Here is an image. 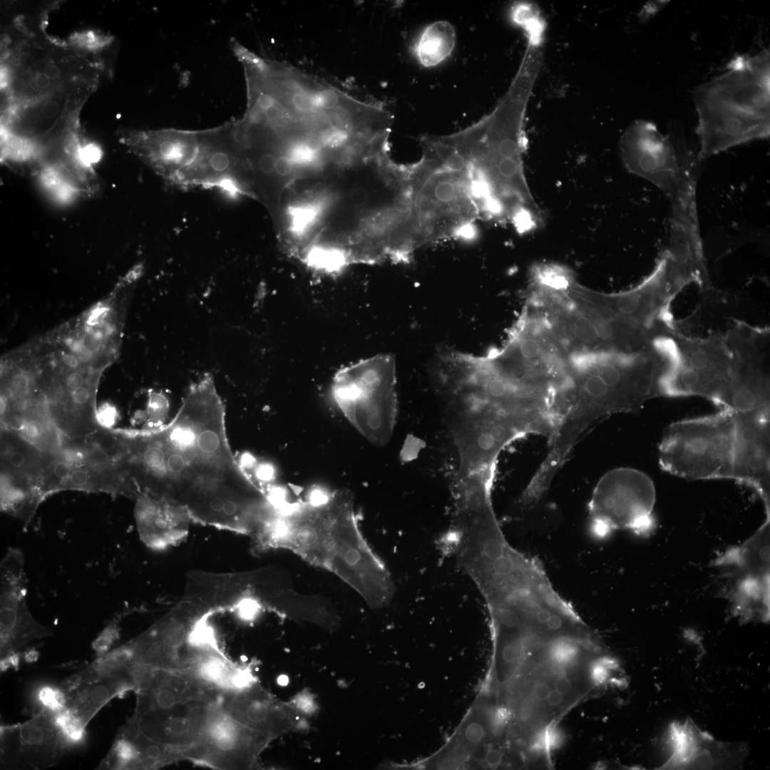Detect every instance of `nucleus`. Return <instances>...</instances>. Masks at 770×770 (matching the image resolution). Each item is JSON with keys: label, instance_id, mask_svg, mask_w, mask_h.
Returning a JSON list of instances; mask_svg holds the SVG:
<instances>
[{"label": "nucleus", "instance_id": "obj_1", "mask_svg": "<svg viewBox=\"0 0 770 770\" xmlns=\"http://www.w3.org/2000/svg\"><path fill=\"white\" fill-rule=\"evenodd\" d=\"M225 406L212 376L191 384L168 424L112 429L118 461L130 498H165L184 506L195 521L245 530L269 499L234 456Z\"/></svg>", "mask_w": 770, "mask_h": 770}, {"label": "nucleus", "instance_id": "obj_2", "mask_svg": "<svg viewBox=\"0 0 770 770\" xmlns=\"http://www.w3.org/2000/svg\"><path fill=\"white\" fill-rule=\"evenodd\" d=\"M537 76L534 68L520 66L495 108L456 133L481 220L510 223L520 233L538 228L543 220L523 162L525 114Z\"/></svg>", "mask_w": 770, "mask_h": 770}, {"label": "nucleus", "instance_id": "obj_3", "mask_svg": "<svg viewBox=\"0 0 770 770\" xmlns=\"http://www.w3.org/2000/svg\"><path fill=\"white\" fill-rule=\"evenodd\" d=\"M40 43L22 42L4 67L6 128L15 133L51 135L74 125L97 83V67L84 54Z\"/></svg>", "mask_w": 770, "mask_h": 770}, {"label": "nucleus", "instance_id": "obj_4", "mask_svg": "<svg viewBox=\"0 0 770 770\" xmlns=\"http://www.w3.org/2000/svg\"><path fill=\"white\" fill-rule=\"evenodd\" d=\"M727 71L694 93L698 114V160L770 134L769 51L739 56Z\"/></svg>", "mask_w": 770, "mask_h": 770}, {"label": "nucleus", "instance_id": "obj_5", "mask_svg": "<svg viewBox=\"0 0 770 770\" xmlns=\"http://www.w3.org/2000/svg\"><path fill=\"white\" fill-rule=\"evenodd\" d=\"M463 569L488 608L513 609L541 636L555 635L566 627L573 606L555 590L538 560L508 542H492L477 548L466 559Z\"/></svg>", "mask_w": 770, "mask_h": 770}, {"label": "nucleus", "instance_id": "obj_6", "mask_svg": "<svg viewBox=\"0 0 770 770\" xmlns=\"http://www.w3.org/2000/svg\"><path fill=\"white\" fill-rule=\"evenodd\" d=\"M422 156L411 167L414 216L422 245L466 239L479 220L463 157L445 135L421 139Z\"/></svg>", "mask_w": 770, "mask_h": 770}, {"label": "nucleus", "instance_id": "obj_7", "mask_svg": "<svg viewBox=\"0 0 770 770\" xmlns=\"http://www.w3.org/2000/svg\"><path fill=\"white\" fill-rule=\"evenodd\" d=\"M332 394L347 420L368 441L376 446L390 441L398 413L392 356L379 354L342 368L334 377Z\"/></svg>", "mask_w": 770, "mask_h": 770}, {"label": "nucleus", "instance_id": "obj_8", "mask_svg": "<svg viewBox=\"0 0 770 770\" xmlns=\"http://www.w3.org/2000/svg\"><path fill=\"white\" fill-rule=\"evenodd\" d=\"M111 429L86 437H64L57 448L41 451L38 489L43 500L63 491L106 493L129 497Z\"/></svg>", "mask_w": 770, "mask_h": 770}, {"label": "nucleus", "instance_id": "obj_9", "mask_svg": "<svg viewBox=\"0 0 770 770\" xmlns=\"http://www.w3.org/2000/svg\"><path fill=\"white\" fill-rule=\"evenodd\" d=\"M734 437V413L726 409L676 421L659 443V464L686 479H731Z\"/></svg>", "mask_w": 770, "mask_h": 770}, {"label": "nucleus", "instance_id": "obj_10", "mask_svg": "<svg viewBox=\"0 0 770 770\" xmlns=\"http://www.w3.org/2000/svg\"><path fill=\"white\" fill-rule=\"evenodd\" d=\"M654 483L644 472L627 467L612 469L597 483L588 503L591 533L599 539L616 530L647 536L656 526Z\"/></svg>", "mask_w": 770, "mask_h": 770}, {"label": "nucleus", "instance_id": "obj_11", "mask_svg": "<svg viewBox=\"0 0 770 770\" xmlns=\"http://www.w3.org/2000/svg\"><path fill=\"white\" fill-rule=\"evenodd\" d=\"M672 334L676 351L664 381V396H697L719 406L733 369L724 334L690 337L676 327Z\"/></svg>", "mask_w": 770, "mask_h": 770}, {"label": "nucleus", "instance_id": "obj_12", "mask_svg": "<svg viewBox=\"0 0 770 770\" xmlns=\"http://www.w3.org/2000/svg\"><path fill=\"white\" fill-rule=\"evenodd\" d=\"M770 517L743 543L714 561L725 580L734 616L766 622L770 612Z\"/></svg>", "mask_w": 770, "mask_h": 770}, {"label": "nucleus", "instance_id": "obj_13", "mask_svg": "<svg viewBox=\"0 0 770 770\" xmlns=\"http://www.w3.org/2000/svg\"><path fill=\"white\" fill-rule=\"evenodd\" d=\"M724 336L733 369L719 407L732 412L770 410L769 330L736 322Z\"/></svg>", "mask_w": 770, "mask_h": 770}, {"label": "nucleus", "instance_id": "obj_14", "mask_svg": "<svg viewBox=\"0 0 770 770\" xmlns=\"http://www.w3.org/2000/svg\"><path fill=\"white\" fill-rule=\"evenodd\" d=\"M272 740L234 719L219 699L198 739L185 751V760L215 769H250Z\"/></svg>", "mask_w": 770, "mask_h": 770}, {"label": "nucleus", "instance_id": "obj_15", "mask_svg": "<svg viewBox=\"0 0 770 770\" xmlns=\"http://www.w3.org/2000/svg\"><path fill=\"white\" fill-rule=\"evenodd\" d=\"M245 156L235 122L199 130L195 160L183 176L180 188H217L230 194L246 192L243 174Z\"/></svg>", "mask_w": 770, "mask_h": 770}, {"label": "nucleus", "instance_id": "obj_16", "mask_svg": "<svg viewBox=\"0 0 770 770\" xmlns=\"http://www.w3.org/2000/svg\"><path fill=\"white\" fill-rule=\"evenodd\" d=\"M25 558L9 548L0 563V657L19 652L30 643L53 635L38 622L27 604Z\"/></svg>", "mask_w": 770, "mask_h": 770}, {"label": "nucleus", "instance_id": "obj_17", "mask_svg": "<svg viewBox=\"0 0 770 770\" xmlns=\"http://www.w3.org/2000/svg\"><path fill=\"white\" fill-rule=\"evenodd\" d=\"M620 150L630 172L651 182L669 197L689 160L687 155L682 158L671 139L654 124L645 120H637L626 130Z\"/></svg>", "mask_w": 770, "mask_h": 770}, {"label": "nucleus", "instance_id": "obj_18", "mask_svg": "<svg viewBox=\"0 0 770 770\" xmlns=\"http://www.w3.org/2000/svg\"><path fill=\"white\" fill-rule=\"evenodd\" d=\"M56 716L42 712L24 723L1 726V769H43L58 764L71 749Z\"/></svg>", "mask_w": 770, "mask_h": 770}, {"label": "nucleus", "instance_id": "obj_19", "mask_svg": "<svg viewBox=\"0 0 770 770\" xmlns=\"http://www.w3.org/2000/svg\"><path fill=\"white\" fill-rule=\"evenodd\" d=\"M733 413L731 479L755 490L770 517V410Z\"/></svg>", "mask_w": 770, "mask_h": 770}, {"label": "nucleus", "instance_id": "obj_20", "mask_svg": "<svg viewBox=\"0 0 770 770\" xmlns=\"http://www.w3.org/2000/svg\"><path fill=\"white\" fill-rule=\"evenodd\" d=\"M118 136L130 152L175 187L194 163L199 148V130L129 129L121 130Z\"/></svg>", "mask_w": 770, "mask_h": 770}, {"label": "nucleus", "instance_id": "obj_21", "mask_svg": "<svg viewBox=\"0 0 770 770\" xmlns=\"http://www.w3.org/2000/svg\"><path fill=\"white\" fill-rule=\"evenodd\" d=\"M668 744L670 754L660 769L732 766L741 761L746 751L744 744L716 740L689 719L670 724Z\"/></svg>", "mask_w": 770, "mask_h": 770}, {"label": "nucleus", "instance_id": "obj_22", "mask_svg": "<svg viewBox=\"0 0 770 770\" xmlns=\"http://www.w3.org/2000/svg\"><path fill=\"white\" fill-rule=\"evenodd\" d=\"M220 704L237 722L272 739L294 728L298 719L292 706L273 698L255 682L222 694Z\"/></svg>", "mask_w": 770, "mask_h": 770}, {"label": "nucleus", "instance_id": "obj_23", "mask_svg": "<svg viewBox=\"0 0 770 770\" xmlns=\"http://www.w3.org/2000/svg\"><path fill=\"white\" fill-rule=\"evenodd\" d=\"M133 671L108 674L97 671L91 664L61 684L66 695V710L84 727L112 699L137 688Z\"/></svg>", "mask_w": 770, "mask_h": 770}, {"label": "nucleus", "instance_id": "obj_24", "mask_svg": "<svg viewBox=\"0 0 770 770\" xmlns=\"http://www.w3.org/2000/svg\"><path fill=\"white\" fill-rule=\"evenodd\" d=\"M134 516L140 540L150 548L163 550L183 540L192 520L180 503L165 498L140 495Z\"/></svg>", "mask_w": 770, "mask_h": 770}, {"label": "nucleus", "instance_id": "obj_25", "mask_svg": "<svg viewBox=\"0 0 770 770\" xmlns=\"http://www.w3.org/2000/svg\"><path fill=\"white\" fill-rule=\"evenodd\" d=\"M117 737L126 769H157L185 760L182 751L149 739L129 721Z\"/></svg>", "mask_w": 770, "mask_h": 770}, {"label": "nucleus", "instance_id": "obj_26", "mask_svg": "<svg viewBox=\"0 0 770 770\" xmlns=\"http://www.w3.org/2000/svg\"><path fill=\"white\" fill-rule=\"evenodd\" d=\"M456 44V32L446 21L429 24L415 44L414 51L420 63L425 67L438 65L448 57Z\"/></svg>", "mask_w": 770, "mask_h": 770}, {"label": "nucleus", "instance_id": "obj_27", "mask_svg": "<svg viewBox=\"0 0 770 770\" xmlns=\"http://www.w3.org/2000/svg\"><path fill=\"white\" fill-rule=\"evenodd\" d=\"M29 698L31 716L42 712L57 715L66 710V695L61 684H38L32 688Z\"/></svg>", "mask_w": 770, "mask_h": 770}, {"label": "nucleus", "instance_id": "obj_28", "mask_svg": "<svg viewBox=\"0 0 770 770\" xmlns=\"http://www.w3.org/2000/svg\"><path fill=\"white\" fill-rule=\"evenodd\" d=\"M568 316L573 329L575 339L585 346L600 344L595 327L583 309L570 308Z\"/></svg>", "mask_w": 770, "mask_h": 770}, {"label": "nucleus", "instance_id": "obj_29", "mask_svg": "<svg viewBox=\"0 0 770 770\" xmlns=\"http://www.w3.org/2000/svg\"><path fill=\"white\" fill-rule=\"evenodd\" d=\"M463 734L468 744L479 745L484 742L488 736H491L486 716L484 722L480 720L468 722Z\"/></svg>", "mask_w": 770, "mask_h": 770}, {"label": "nucleus", "instance_id": "obj_30", "mask_svg": "<svg viewBox=\"0 0 770 770\" xmlns=\"http://www.w3.org/2000/svg\"><path fill=\"white\" fill-rule=\"evenodd\" d=\"M168 407V401L162 393L150 391L148 403V413L151 421L159 420L165 416Z\"/></svg>", "mask_w": 770, "mask_h": 770}, {"label": "nucleus", "instance_id": "obj_31", "mask_svg": "<svg viewBox=\"0 0 770 770\" xmlns=\"http://www.w3.org/2000/svg\"><path fill=\"white\" fill-rule=\"evenodd\" d=\"M116 638L117 630L113 625L104 630L93 642V649L97 656L100 657L109 652Z\"/></svg>", "mask_w": 770, "mask_h": 770}, {"label": "nucleus", "instance_id": "obj_32", "mask_svg": "<svg viewBox=\"0 0 770 770\" xmlns=\"http://www.w3.org/2000/svg\"><path fill=\"white\" fill-rule=\"evenodd\" d=\"M118 416L116 409L108 403H104L96 411L97 421L103 429H113Z\"/></svg>", "mask_w": 770, "mask_h": 770}, {"label": "nucleus", "instance_id": "obj_33", "mask_svg": "<svg viewBox=\"0 0 770 770\" xmlns=\"http://www.w3.org/2000/svg\"><path fill=\"white\" fill-rule=\"evenodd\" d=\"M504 758L505 754L503 750L491 747L485 754L484 762L487 767L495 769L503 766Z\"/></svg>", "mask_w": 770, "mask_h": 770}, {"label": "nucleus", "instance_id": "obj_34", "mask_svg": "<svg viewBox=\"0 0 770 770\" xmlns=\"http://www.w3.org/2000/svg\"><path fill=\"white\" fill-rule=\"evenodd\" d=\"M83 349L88 353L96 351L102 343L101 332H93L86 335L82 339Z\"/></svg>", "mask_w": 770, "mask_h": 770}, {"label": "nucleus", "instance_id": "obj_35", "mask_svg": "<svg viewBox=\"0 0 770 770\" xmlns=\"http://www.w3.org/2000/svg\"><path fill=\"white\" fill-rule=\"evenodd\" d=\"M350 200L358 207L366 205L369 200V194L366 189L361 187L354 188L350 193Z\"/></svg>", "mask_w": 770, "mask_h": 770}, {"label": "nucleus", "instance_id": "obj_36", "mask_svg": "<svg viewBox=\"0 0 770 770\" xmlns=\"http://www.w3.org/2000/svg\"><path fill=\"white\" fill-rule=\"evenodd\" d=\"M273 155L276 158L274 171L281 176H284L289 174L291 172L293 166L290 160L283 155Z\"/></svg>", "mask_w": 770, "mask_h": 770}, {"label": "nucleus", "instance_id": "obj_37", "mask_svg": "<svg viewBox=\"0 0 770 770\" xmlns=\"http://www.w3.org/2000/svg\"><path fill=\"white\" fill-rule=\"evenodd\" d=\"M299 536L302 542L310 544L315 540L316 532L311 527L307 526L299 531Z\"/></svg>", "mask_w": 770, "mask_h": 770}, {"label": "nucleus", "instance_id": "obj_38", "mask_svg": "<svg viewBox=\"0 0 770 770\" xmlns=\"http://www.w3.org/2000/svg\"><path fill=\"white\" fill-rule=\"evenodd\" d=\"M349 245H358L364 240V236L361 232L354 231L348 234Z\"/></svg>", "mask_w": 770, "mask_h": 770}, {"label": "nucleus", "instance_id": "obj_39", "mask_svg": "<svg viewBox=\"0 0 770 770\" xmlns=\"http://www.w3.org/2000/svg\"><path fill=\"white\" fill-rule=\"evenodd\" d=\"M23 658L25 662H33L38 659V653L34 649H30L25 652L23 654Z\"/></svg>", "mask_w": 770, "mask_h": 770}, {"label": "nucleus", "instance_id": "obj_40", "mask_svg": "<svg viewBox=\"0 0 770 770\" xmlns=\"http://www.w3.org/2000/svg\"><path fill=\"white\" fill-rule=\"evenodd\" d=\"M346 559L351 563H356L361 559V555L356 550H349L346 553Z\"/></svg>", "mask_w": 770, "mask_h": 770}]
</instances>
